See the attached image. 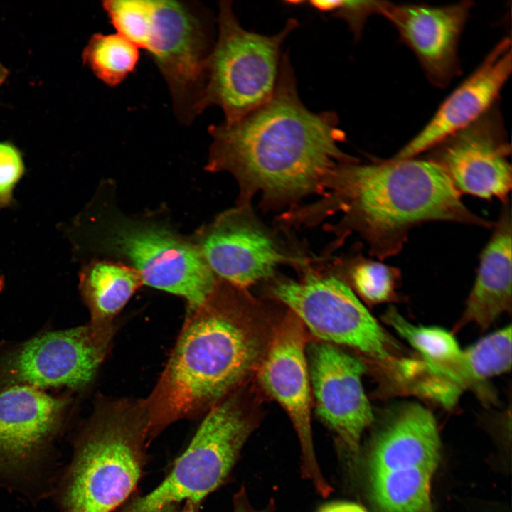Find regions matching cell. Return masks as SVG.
<instances>
[{"mask_svg":"<svg viewBox=\"0 0 512 512\" xmlns=\"http://www.w3.org/2000/svg\"><path fill=\"white\" fill-rule=\"evenodd\" d=\"M25 172L23 156L12 144L0 142V208L10 206L14 190Z\"/></svg>","mask_w":512,"mask_h":512,"instance_id":"cell-26","label":"cell"},{"mask_svg":"<svg viewBox=\"0 0 512 512\" xmlns=\"http://www.w3.org/2000/svg\"><path fill=\"white\" fill-rule=\"evenodd\" d=\"M108 244L131 262L144 284L183 297L188 310L218 289L216 276L199 249L164 228L119 223L112 227Z\"/></svg>","mask_w":512,"mask_h":512,"instance_id":"cell-10","label":"cell"},{"mask_svg":"<svg viewBox=\"0 0 512 512\" xmlns=\"http://www.w3.org/2000/svg\"><path fill=\"white\" fill-rule=\"evenodd\" d=\"M144 399L99 402L73 444L55 488L60 512H114L133 494L147 461Z\"/></svg>","mask_w":512,"mask_h":512,"instance_id":"cell-4","label":"cell"},{"mask_svg":"<svg viewBox=\"0 0 512 512\" xmlns=\"http://www.w3.org/2000/svg\"><path fill=\"white\" fill-rule=\"evenodd\" d=\"M274 500H271L262 509L255 508L249 501L246 490L243 486L233 496V512H274Z\"/></svg>","mask_w":512,"mask_h":512,"instance_id":"cell-27","label":"cell"},{"mask_svg":"<svg viewBox=\"0 0 512 512\" xmlns=\"http://www.w3.org/2000/svg\"><path fill=\"white\" fill-rule=\"evenodd\" d=\"M317 512H367V511L356 503L334 501L323 505Z\"/></svg>","mask_w":512,"mask_h":512,"instance_id":"cell-28","label":"cell"},{"mask_svg":"<svg viewBox=\"0 0 512 512\" xmlns=\"http://www.w3.org/2000/svg\"><path fill=\"white\" fill-rule=\"evenodd\" d=\"M472 2L434 6L384 1L380 13L415 54L427 78L444 88L460 73L459 39Z\"/></svg>","mask_w":512,"mask_h":512,"instance_id":"cell-17","label":"cell"},{"mask_svg":"<svg viewBox=\"0 0 512 512\" xmlns=\"http://www.w3.org/2000/svg\"><path fill=\"white\" fill-rule=\"evenodd\" d=\"M82 58L98 79L114 87L135 69L139 52L133 42L117 32L95 33L85 47Z\"/></svg>","mask_w":512,"mask_h":512,"instance_id":"cell-22","label":"cell"},{"mask_svg":"<svg viewBox=\"0 0 512 512\" xmlns=\"http://www.w3.org/2000/svg\"><path fill=\"white\" fill-rule=\"evenodd\" d=\"M440 457L436 420L424 406L393 408L375 437L369 459L370 486L381 512H432L431 481Z\"/></svg>","mask_w":512,"mask_h":512,"instance_id":"cell-7","label":"cell"},{"mask_svg":"<svg viewBox=\"0 0 512 512\" xmlns=\"http://www.w3.org/2000/svg\"><path fill=\"white\" fill-rule=\"evenodd\" d=\"M258 422V415L241 397L230 395L205 415L160 484L146 494H133L114 512H161L186 502L201 504L226 481Z\"/></svg>","mask_w":512,"mask_h":512,"instance_id":"cell-6","label":"cell"},{"mask_svg":"<svg viewBox=\"0 0 512 512\" xmlns=\"http://www.w3.org/2000/svg\"><path fill=\"white\" fill-rule=\"evenodd\" d=\"M209 20L199 6L188 2L144 0L131 37L152 57L183 122L198 115L205 65L214 44Z\"/></svg>","mask_w":512,"mask_h":512,"instance_id":"cell-8","label":"cell"},{"mask_svg":"<svg viewBox=\"0 0 512 512\" xmlns=\"http://www.w3.org/2000/svg\"><path fill=\"white\" fill-rule=\"evenodd\" d=\"M489 242L480 255L475 282L454 329L472 324L484 331L512 304L511 235L510 201L502 203Z\"/></svg>","mask_w":512,"mask_h":512,"instance_id":"cell-19","label":"cell"},{"mask_svg":"<svg viewBox=\"0 0 512 512\" xmlns=\"http://www.w3.org/2000/svg\"><path fill=\"white\" fill-rule=\"evenodd\" d=\"M67 401L26 385L0 390V485L35 476L50 452Z\"/></svg>","mask_w":512,"mask_h":512,"instance_id":"cell-14","label":"cell"},{"mask_svg":"<svg viewBox=\"0 0 512 512\" xmlns=\"http://www.w3.org/2000/svg\"><path fill=\"white\" fill-rule=\"evenodd\" d=\"M323 193L310 210L315 216L341 213L344 233H358L380 260L399 253L410 230L425 223L494 224L469 210L441 168L427 158L342 163Z\"/></svg>","mask_w":512,"mask_h":512,"instance_id":"cell-2","label":"cell"},{"mask_svg":"<svg viewBox=\"0 0 512 512\" xmlns=\"http://www.w3.org/2000/svg\"><path fill=\"white\" fill-rule=\"evenodd\" d=\"M511 68V41L506 37L443 101L425 127L390 159L416 157L476 122L495 105Z\"/></svg>","mask_w":512,"mask_h":512,"instance_id":"cell-18","label":"cell"},{"mask_svg":"<svg viewBox=\"0 0 512 512\" xmlns=\"http://www.w3.org/2000/svg\"><path fill=\"white\" fill-rule=\"evenodd\" d=\"M383 320L420 354L430 373L462 392L471 388L481 395L452 333L437 326L414 324L393 307L385 311Z\"/></svg>","mask_w":512,"mask_h":512,"instance_id":"cell-20","label":"cell"},{"mask_svg":"<svg viewBox=\"0 0 512 512\" xmlns=\"http://www.w3.org/2000/svg\"><path fill=\"white\" fill-rule=\"evenodd\" d=\"M304 326L292 312L274 334L259 364L262 389L285 410L300 447L301 471L319 495L328 496L332 488L316 459L311 419V384Z\"/></svg>","mask_w":512,"mask_h":512,"instance_id":"cell-11","label":"cell"},{"mask_svg":"<svg viewBox=\"0 0 512 512\" xmlns=\"http://www.w3.org/2000/svg\"><path fill=\"white\" fill-rule=\"evenodd\" d=\"M218 290L188 310L165 368L144 399L150 442L175 422L205 415L233 393L264 356L260 333Z\"/></svg>","mask_w":512,"mask_h":512,"instance_id":"cell-3","label":"cell"},{"mask_svg":"<svg viewBox=\"0 0 512 512\" xmlns=\"http://www.w3.org/2000/svg\"><path fill=\"white\" fill-rule=\"evenodd\" d=\"M218 35L207 58L198 114L209 106L221 108L223 122L233 123L267 102L275 89L281 48L298 26L290 18L274 35L244 28L231 1L219 4Z\"/></svg>","mask_w":512,"mask_h":512,"instance_id":"cell-5","label":"cell"},{"mask_svg":"<svg viewBox=\"0 0 512 512\" xmlns=\"http://www.w3.org/2000/svg\"><path fill=\"white\" fill-rule=\"evenodd\" d=\"M428 151L426 158L441 168L460 195L496 197L502 203L509 200L511 147L496 105Z\"/></svg>","mask_w":512,"mask_h":512,"instance_id":"cell-13","label":"cell"},{"mask_svg":"<svg viewBox=\"0 0 512 512\" xmlns=\"http://www.w3.org/2000/svg\"><path fill=\"white\" fill-rule=\"evenodd\" d=\"M464 351L471 375L483 396L485 383L491 378L505 373L511 368V326L498 329L480 339Z\"/></svg>","mask_w":512,"mask_h":512,"instance_id":"cell-24","label":"cell"},{"mask_svg":"<svg viewBox=\"0 0 512 512\" xmlns=\"http://www.w3.org/2000/svg\"><path fill=\"white\" fill-rule=\"evenodd\" d=\"M112 338L95 331L89 324L43 334L4 359L0 380L5 387H85L95 376Z\"/></svg>","mask_w":512,"mask_h":512,"instance_id":"cell-12","label":"cell"},{"mask_svg":"<svg viewBox=\"0 0 512 512\" xmlns=\"http://www.w3.org/2000/svg\"><path fill=\"white\" fill-rule=\"evenodd\" d=\"M201 503L186 502L183 503L172 505L161 512H199Z\"/></svg>","mask_w":512,"mask_h":512,"instance_id":"cell-29","label":"cell"},{"mask_svg":"<svg viewBox=\"0 0 512 512\" xmlns=\"http://www.w3.org/2000/svg\"><path fill=\"white\" fill-rule=\"evenodd\" d=\"M346 267L355 294L367 304L375 305L399 299L398 289L401 282L399 268L361 255L351 258Z\"/></svg>","mask_w":512,"mask_h":512,"instance_id":"cell-23","label":"cell"},{"mask_svg":"<svg viewBox=\"0 0 512 512\" xmlns=\"http://www.w3.org/2000/svg\"><path fill=\"white\" fill-rule=\"evenodd\" d=\"M338 124L335 112H315L304 105L289 57L282 54L267 102L233 123L209 127V166L235 177L241 206H249L254 195L284 205L323 193L338 165L357 160L340 149L346 134Z\"/></svg>","mask_w":512,"mask_h":512,"instance_id":"cell-1","label":"cell"},{"mask_svg":"<svg viewBox=\"0 0 512 512\" xmlns=\"http://www.w3.org/2000/svg\"><path fill=\"white\" fill-rule=\"evenodd\" d=\"M272 293L320 341L352 348L385 368L398 358L399 346L336 277L311 273L302 280L282 279Z\"/></svg>","mask_w":512,"mask_h":512,"instance_id":"cell-9","label":"cell"},{"mask_svg":"<svg viewBox=\"0 0 512 512\" xmlns=\"http://www.w3.org/2000/svg\"><path fill=\"white\" fill-rule=\"evenodd\" d=\"M308 356L316 412L347 449L356 453L374 419L362 383L366 365L338 346L323 341L311 343Z\"/></svg>","mask_w":512,"mask_h":512,"instance_id":"cell-16","label":"cell"},{"mask_svg":"<svg viewBox=\"0 0 512 512\" xmlns=\"http://www.w3.org/2000/svg\"><path fill=\"white\" fill-rule=\"evenodd\" d=\"M310 5L319 11L331 13L343 19L356 38L361 35L367 18L380 14L384 1H311Z\"/></svg>","mask_w":512,"mask_h":512,"instance_id":"cell-25","label":"cell"},{"mask_svg":"<svg viewBox=\"0 0 512 512\" xmlns=\"http://www.w3.org/2000/svg\"><path fill=\"white\" fill-rule=\"evenodd\" d=\"M198 249L215 276L240 288L271 277L282 265L305 262L287 251L248 206L220 217Z\"/></svg>","mask_w":512,"mask_h":512,"instance_id":"cell-15","label":"cell"},{"mask_svg":"<svg viewBox=\"0 0 512 512\" xmlns=\"http://www.w3.org/2000/svg\"><path fill=\"white\" fill-rule=\"evenodd\" d=\"M8 75L5 67L0 63V85L4 82Z\"/></svg>","mask_w":512,"mask_h":512,"instance_id":"cell-30","label":"cell"},{"mask_svg":"<svg viewBox=\"0 0 512 512\" xmlns=\"http://www.w3.org/2000/svg\"><path fill=\"white\" fill-rule=\"evenodd\" d=\"M142 284L140 274L132 267L105 260L87 266L81 273L80 286L92 328L114 334V319Z\"/></svg>","mask_w":512,"mask_h":512,"instance_id":"cell-21","label":"cell"}]
</instances>
